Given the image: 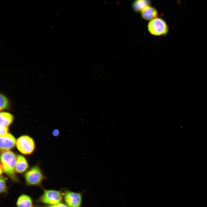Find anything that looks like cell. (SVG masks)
<instances>
[{"instance_id":"obj_1","label":"cell","mask_w":207,"mask_h":207,"mask_svg":"<svg viewBox=\"0 0 207 207\" xmlns=\"http://www.w3.org/2000/svg\"><path fill=\"white\" fill-rule=\"evenodd\" d=\"M17 156L10 150L2 151L1 155V164L3 172L14 182H20L16 174L15 166Z\"/></svg>"},{"instance_id":"obj_2","label":"cell","mask_w":207,"mask_h":207,"mask_svg":"<svg viewBox=\"0 0 207 207\" xmlns=\"http://www.w3.org/2000/svg\"><path fill=\"white\" fill-rule=\"evenodd\" d=\"M26 184L28 186H40L45 177L41 169L37 166H33L24 175Z\"/></svg>"},{"instance_id":"obj_3","label":"cell","mask_w":207,"mask_h":207,"mask_svg":"<svg viewBox=\"0 0 207 207\" xmlns=\"http://www.w3.org/2000/svg\"><path fill=\"white\" fill-rule=\"evenodd\" d=\"M147 29L151 34L155 36L165 35L169 31V27L165 21L158 17L149 22Z\"/></svg>"},{"instance_id":"obj_4","label":"cell","mask_w":207,"mask_h":207,"mask_svg":"<svg viewBox=\"0 0 207 207\" xmlns=\"http://www.w3.org/2000/svg\"><path fill=\"white\" fill-rule=\"evenodd\" d=\"M63 199L61 192L52 189H45L37 201L45 205H50L61 202Z\"/></svg>"},{"instance_id":"obj_5","label":"cell","mask_w":207,"mask_h":207,"mask_svg":"<svg viewBox=\"0 0 207 207\" xmlns=\"http://www.w3.org/2000/svg\"><path fill=\"white\" fill-rule=\"evenodd\" d=\"M16 146L22 154L27 155L31 154L34 151L35 145L34 141L28 135H22L17 140Z\"/></svg>"},{"instance_id":"obj_6","label":"cell","mask_w":207,"mask_h":207,"mask_svg":"<svg viewBox=\"0 0 207 207\" xmlns=\"http://www.w3.org/2000/svg\"><path fill=\"white\" fill-rule=\"evenodd\" d=\"M64 197V201L68 207H80L82 200L80 193L66 190Z\"/></svg>"},{"instance_id":"obj_7","label":"cell","mask_w":207,"mask_h":207,"mask_svg":"<svg viewBox=\"0 0 207 207\" xmlns=\"http://www.w3.org/2000/svg\"><path fill=\"white\" fill-rule=\"evenodd\" d=\"M15 137L10 133L0 136V148L2 151L9 150L13 148L16 144Z\"/></svg>"},{"instance_id":"obj_8","label":"cell","mask_w":207,"mask_h":207,"mask_svg":"<svg viewBox=\"0 0 207 207\" xmlns=\"http://www.w3.org/2000/svg\"><path fill=\"white\" fill-rule=\"evenodd\" d=\"M140 12L142 18L146 20L150 21L158 17L157 10L150 5L145 7Z\"/></svg>"},{"instance_id":"obj_9","label":"cell","mask_w":207,"mask_h":207,"mask_svg":"<svg viewBox=\"0 0 207 207\" xmlns=\"http://www.w3.org/2000/svg\"><path fill=\"white\" fill-rule=\"evenodd\" d=\"M28 167V163L25 157L21 155L17 156L15 166L16 172L22 173L26 171Z\"/></svg>"},{"instance_id":"obj_10","label":"cell","mask_w":207,"mask_h":207,"mask_svg":"<svg viewBox=\"0 0 207 207\" xmlns=\"http://www.w3.org/2000/svg\"><path fill=\"white\" fill-rule=\"evenodd\" d=\"M17 207H34L31 198L26 194H23L18 198L16 202Z\"/></svg>"},{"instance_id":"obj_11","label":"cell","mask_w":207,"mask_h":207,"mask_svg":"<svg viewBox=\"0 0 207 207\" xmlns=\"http://www.w3.org/2000/svg\"><path fill=\"white\" fill-rule=\"evenodd\" d=\"M14 116L11 113L5 112H2L0 113V126H9L14 120Z\"/></svg>"},{"instance_id":"obj_12","label":"cell","mask_w":207,"mask_h":207,"mask_svg":"<svg viewBox=\"0 0 207 207\" xmlns=\"http://www.w3.org/2000/svg\"><path fill=\"white\" fill-rule=\"evenodd\" d=\"M151 2L148 0H137L134 1L132 4L133 10L136 12H141L146 7L150 5Z\"/></svg>"},{"instance_id":"obj_13","label":"cell","mask_w":207,"mask_h":207,"mask_svg":"<svg viewBox=\"0 0 207 207\" xmlns=\"http://www.w3.org/2000/svg\"><path fill=\"white\" fill-rule=\"evenodd\" d=\"M10 104L7 97L3 94L1 93L0 95V110L7 109L9 108Z\"/></svg>"},{"instance_id":"obj_14","label":"cell","mask_w":207,"mask_h":207,"mask_svg":"<svg viewBox=\"0 0 207 207\" xmlns=\"http://www.w3.org/2000/svg\"><path fill=\"white\" fill-rule=\"evenodd\" d=\"M0 192L1 194L6 193L7 192V187L5 178L1 176L0 178Z\"/></svg>"},{"instance_id":"obj_15","label":"cell","mask_w":207,"mask_h":207,"mask_svg":"<svg viewBox=\"0 0 207 207\" xmlns=\"http://www.w3.org/2000/svg\"><path fill=\"white\" fill-rule=\"evenodd\" d=\"M43 206V207H68L66 204L61 202L52 205H44Z\"/></svg>"},{"instance_id":"obj_16","label":"cell","mask_w":207,"mask_h":207,"mask_svg":"<svg viewBox=\"0 0 207 207\" xmlns=\"http://www.w3.org/2000/svg\"><path fill=\"white\" fill-rule=\"evenodd\" d=\"M8 128L7 127L0 126V135L1 136L8 133Z\"/></svg>"},{"instance_id":"obj_17","label":"cell","mask_w":207,"mask_h":207,"mask_svg":"<svg viewBox=\"0 0 207 207\" xmlns=\"http://www.w3.org/2000/svg\"><path fill=\"white\" fill-rule=\"evenodd\" d=\"M53 135L55 136H57L60 135V132L57 129H55L52 132Z\"/></svg>"}]
</instances>
